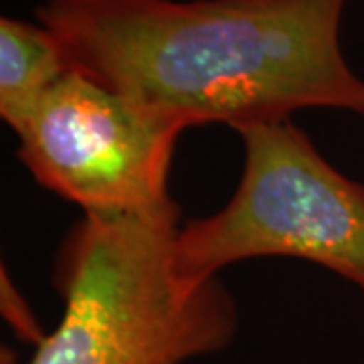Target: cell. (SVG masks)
<instances>
[{"mask_svg": "<svg viewBox=\"0 0 364 364\" xmlns=\"http://www.w3.org/2000/svg\"><path fill=\"white\" fill-rule=\"evenodd\" d=\"M346 0H47L73 69L184 128L235 132L328 107L364 116L340 49Z\"/></svg>", "mask_w": 364, "mask_h": 364, "instance_id": "cell-1", "label": "cell"}, {"mask_svg": "<svg viewBox=\"0 0 364 364\" xmlns=\"http://www.w3.org/2000/svg\"><path fill=\"white\" fill-rule=\"evenodd\" d=\"M178 215H85L57 263L63 318L26 364H182L225 350L235 299L219 277L176 273Z\"/></svg>", "mask_w": 364, "mask_h": 364, "instance_id": "cell-2", "label": "cell"}, {"mask_svg": "<svg viewBox=\"0 0 364 364\" xmlns=\"http://www.w3.org/2000/svg\"><path fill=\"white\" fill-rule=\"evenodd\" d=\"M245 166L235 195L207 219L178 229L174 269L205 282L257 257L318 263L364 294V186L334 168L291 124L237 132Z\"/></svg>", "mask_w": 364, "mask_h": 364, "instance_id": "cell-3", "label": "cell"}, {"mask_svg": "<svg viewBox=\"0 0 364 364\" xmlns=\"http://www.w3.org/2000/svg\"><path fill=\"white\" fill-rule=\"evenodd\" d=\"M184 130L73 69L14 134L33 178L83 215L162 217L181 213L168 181Z\"/></svg>", "mask_w": 364, "mask_h": 364, "instance_id": "cell-4", "label": "cell"}, {"mask_svg": "<svg viewBox=\"0 0 364 364\" xmlns=\"http://www.w3.org/2000/svg\"><path fill=\"white\" fill-rule=\"evenodd\" d=\"M73 65L49 28L2 16L0 21V117L13 128L23 124L41 97Z\"/></svg>", "mask_w": 364, "mask_h": 364, "instance_id": "cell-5", "label": "cell"}, {"mask_svg": "<svg viewBox=\"0 0 364 364\" xmlns=\"http://www.w3.org/2000/svg\"><path fill=\"white\" fill-rule=\"evenodd\" d=\"M2 310H4L9 324L13 326L23 338L31 340L35 344H39L41 340L45 338V334L39 330L37 320L33 318V314L28 312L26 304L16 296V291L11 284L6 286L4 277H2Z\"/></svg>", "mask_w": 364, "mask_h": 364, "instance_id": "cell-6", "label": "cell"}]
</instances>
